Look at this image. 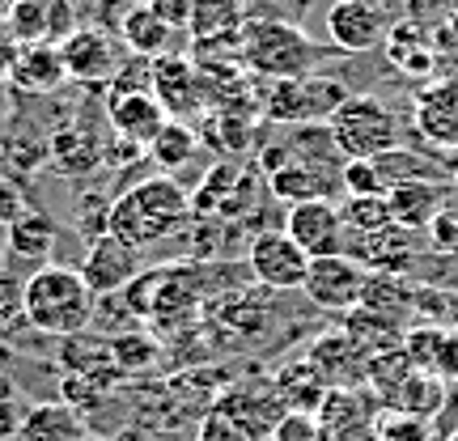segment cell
Returning a JSON list of instances; mask_svg holds the SVG:
<instances>
[{"instance_id":"83f0119b","label":"cell","mask_w":458,"mask_h":441,"mask_svg":"<svg viewBox=\"0 0 458 441\" xmlns=\"http://www.w3.org/2000/svg\"><path fill=\"white\" fill-rule=\"evenodd\" d=\"M340 331L357 343L365 357H374V352H386V348H399V343H403V327H399L394 318L365 310V306H357V310L344 314V327Z\"/></svg>"},{"instance_id":"7402d4cb","label":"cell","mask_w":458,"mask_h":441,"mask_svg":"<svg viewBox=\"0 0 458 441\" xmlns=\"http://www.w3.org/2000/svg\"><path fill=\"white\" fill-rule=\"evenodd\" d=\"M174 34L179 30L157 9H148V4H123V13H119V38H123V47L145 55V60L170 55L174 51Z\"/></svg>"},{"instance_id":"ee69618b","label":"cell","mask_w":458,"mask_h":441,"mask_svg":"<svg viewBox=\"0 0 458 441\" xmlns=\"http://www.w3.org/2000/svg\"><path fill=\"white\" fill-rule=\"evenodd\" d=\"M26 208H30L26 191H21V187H17V182L9 179V174H0V225L9 229V225L17 221V216L26 213Z\"/></svg>"},{"instance_id":"277c9868","label":"cell","mask_w":458,"mask_h":441,"mask_svg":"<svg viewBox=\"0 0 458 441\" xmlns=\"http://www.w3.org/2000/svg\"><path fill=\"white\" fill-rule=\"evenodd\" d=\"M331 140L340 145V153L352 162V157H365L374 162L386 148L399 145V114L386 106L374 94H348V98L335 106V114L327 119Z\"/></svg>"},{"instance_id":"4fadbf2b","label":"cell","mask_w":458,"mask_h":441,"mask_svg":"<svg viewBox=\"0 0 458 441\" xmlns=\"http://www.w3.org/2000/svg\"><path fill=\"white\" fill-rule=\"evenodd\" d=\"M153 98L162 102V111L170 119H187L191 111L204 106V77H199V68L179 55V51H170V55H157L153 60Z\"/></svg>"},{"instance_id":"5b68a950","label":"cell","mask_w":458,"mask_h":441,"mask_svg":"<svg viewBox=\"0 0 458 441\" xmlns=\"http://www.w3.org/2000/svg\"><path fill=\"white\" fill-rule=\"evenodd\" d=\"M344 98H348V89L340 81L314 72V77H301V81H272L267 98H263V114L272 123L306 128V123H327Z\"/></svg>"},{"instance_id":"11a10c76","label":"cell","mask_w":458,"mask_h":441,"mask_svg":"<svg viewBox=\"0 0 458 441\" xmlns=\"http://www.w3.org/2000/svg\"><path fill=\"white\" fill-rule=\"evenodd\" d=\"M442 441H458V433H450V437H442Z\"/></svg>"},{"instance_id":"1f68e13d","label":"cell","mask_w":458,"mask_h":441,"mask_svg":"<svg viewBox=\"0 0 458 441\" xmlns=\"http://www.w3.org/2000/svg\"><path fill=\"white\" fill-rule=\"evenodd\" d=\"M272 382H276V391H280V399H284L289 411H318L323 399H327V382L314 374L310 360H297L289 369H280Z\"/></svg>"},{"instance_id":"816d5d0a","label":"cell","mask_w":458,"mask_h":441,"mask_svg":"<svg viewBox=\"0 0 458 441\" xmlns=\"http://www.w3.org/2000/svg\"><path fill=\"white\" fill-rule=\"evenodd\" d=\"M450 179H454V187H458V153H454V162H450Z\"/></svg>"},{"instance_id":"8fae6325","label":"cell","mask_w":458,"mask_h":441,"mask_svg":"<svg viewBox=\"0 0 458 441\" xmlns=\"http://www.w3.org/2000/svg\"><path fill=\"white\" fill-rule=\"evenodd\" d=\"M77 272H81L85 284L94 289V297H111L140 276V250L128 242H119V238H111V233H98V238H89L85 263Z\"/></svg>"},{"instance_id":"8d00e7d4","label":"cell","mask_w":458,"mask_h":441,"mask_svg":"<svg viewBox=\"0 0 458 441\" xmlns=\"http://www.w3.org/2000/svg\"><path fill=\"white\" fill-rule=\"evenodd\" d=\"M340 187L348 191V196H386V182H382V174H377V165L365 162V157L344 162Z\"/></svg>"},{"instance_id":"f6af8a7d","label":"cell","mask_w":458,"mask_h":441,"mask_svg":"<svg viewBox=\"0 0 458 441\" xmlns=\"http://www.w3.org/2000/svg\"><path fill=\"white\" fill-rule=\"evenodd\" d=\"M21 420H26V403H17L9 394H0V441L21 437Z\"/></svg>"},{"instance_id":"ab89813d","label":"cell","mask_w":458,"mask_h":441,"mask_svg":"<svg viewBox=\"0 0 458 441\" xmlns=\"http://www.w3.org/2000/svg\"><path fill=\"white\" fill-rule=\"evenodd\" d=\"M21 310H26V280L9 267H0V335L21 318Z\"/></svg>"},{"instance_id":"9f6ffc18","label":"cell","mask_w":458,"mask_h":441,"mask_svg":"<svg viewBox=\"0 0 458 441\" xmlns=\"http://www.w3.org/2000/svg\"><path fill=\"white\" fill-rule=\"evenodd\" d=\"M242 4H246V0H242Z\"/></svg>"},{"instance_id":"52a82bcc","label":"cell","mask_w":458,"mask_h":441,"mask_svg":"<svg viewBox=\"0 0 458 441\" xmlns=\"http://www.w3.org/2000/svg\"><path fill=\"white\" fill-rule=\"evenodd\" d=\"M246 267L250 276L259 280L263 289H301L306 284V272H310V255L284 233V229H263L250 238V250H246Z\"/></svg>"},{"instance_id":"603a6c76","label":"cell","mask_w":458,"mask_h":441,"mask_svg":"<svg viewBox=\"0 0 458 441\" xmlns=\"http://www.w3.org/2000/svg\"><path fill=\"white\" fill-rule=\"evenodd\" d=\"M445 199H450V182H399L386 191L391 221L399 229H411V233L428 229V221L445 208Z\"/></svg>"},{"instance_id":"8992f818","label":"cell","mask_w":458,"mask_h":441,"mask_svg":"<svg viewBox=\"0 0 458 441\" xmlns=\"http://www.w3.org/2000/svg\"><path fill=\"white\" fill-rule=\"evenodd\" d=\"M327 43L348 55H365L386 43L391 34V13L382 0H331L327 9Z\"/></svg>"},{"instance_id":"7bdbcfd3","label":"cell","mask_w":458,"mask_h":441,"mask_svg":"<svg viewBox=\"0 0 458 441\" xmlns=\"http://www.w3.org/2000/svg\"><path fill=\"white\" fill-rule=\"evenodd\" d=\"M445 17H458V0H408V21H416L420 30Z\"/></svg>"},{"instance_id":"b9f144b4","label":"cell","mask_w":458,"mask_h":441,"mask_svg":"<svg viewBox=\"0 0 458 441\" xmlns=\"http://www.w3.org/2000/svg\"><path fill=\"white\" fill-rule=\"evenodd\" d=\"M196 437H199V441H255L242 425H233L225 411H216V408L208 411L204 420H199V433H196Z\"/></svg>"},{"instance_id":"c3c4849f","label":"cell","mask_w":458,"mask_h":441,"mask_svg":"<svg viewBox=\"0 0 458 441\" xmlns=\"http://www.w3.org/2000/svg\"><path fill=\"white\" fill-rule=\"evenodd\" d=\"M216 131H221V145H225V148H242L246 145V131H250V128H246V123H242V119H233V114H216Z\"/></svg>"},{"instance_id":"681fc988","label":"cell","mask_w":458,"mask_h":441,"mask_svg":"<svg viewBox=\"0 0 458 441\" xmlns=\"http://www.w3.org/2000/svg\"><path fill=\"white\" fill-rule=\"evenodd\" d=\"M331 441H377V428L369 425V420H360V425H352V428H344V433H335Z\"/></svg>"},{"instance_id":"836d02e7","label":"cell","mask_w":458,"mask_h":441,"mask_svg":"<svg viewBox=\"0 0 458 441\" xmlns=\"http://www.w3.org/2000/svg\"><path fill=\"white\" fill-rule=\"evenodd\" d=\"M340 221H344V233H352V238H369L377 229L394 225L386 196H348L340 204Z\"/></svg>"},{"instance_id":"5bb4252c","label":"cell","mask_w":458,"mask_h":441,"mask_svg":"<svg viewBox=\"0 0 458 441\" xmlns=\"http://www.w3.org/2000/svg\"><path fill=\"white\" fill-rule=\"evenodd\" d=\"M216 411H225L233 425H242L250 437L259 441L263 433L272 437V428L280 425V416H284V399H280L276 382H242V386H233V391L221 394V403H216Z\"/></svg>"},{"instance_id":"9c48e42d","label":"cell","mask_w":458,"mask_h":441,"mask_svg":"<svg viewBox=\"0 0 458 441\" xmlns=\"http://www.w3.org/2000/svg\"><path fill=\"white\" fill-rule=\"evenodd\" d=\"M360 289H365V267L348 255H323V259H310V272H306V284L301 293L314 301V310L327 314H348L360 306Z\"/></svg>"},{"instance_id":"cb8c5ba5","label":"cell","mask_w":458,"mask_h":441,"mask_svg":"<svg viewBox=\"0 0 458 441\" xmlns=\"http://www.w3.org/2000/svg\"><path fill=\"white\" fill-rule=\"evenodd\" d=\"M403 352H408V360L420 374H433V377H442V382H454L458 377V357H454V335H450V327L420 323V327L403 331Z\"/></svg>"},{"instance_id":"7a4b0ae2","label":"cell","mask_w":458,"mask_h":441,"mask_svg":"<svg viewBox=\"0 0 458 441\" xmlns=\"http://www.w3.org/2000/svg\"><path fill=\"white\" fill-rule=\"evenodd\" d=\"M98 314V297L85 284V276L68 263H47L26 276V310L21 318L43 335L72 340L81 335Z\"/></svg>"},{"instance_id":"2e32d148","label":"cell","mask_w":458,"mask_h":441,"mask_svg":"<svg viewBox=\"0 0 458 441\" xmlns=\"http://www.w3.org/2000/svg\"><path fill=\"white\" fill-rule=\"evenodd\" d=\"M165 119L170 114L162 111V102L153 94H106V123H111L114 140L148 148Z\"/></svg>"},{"instance_id":"d590c367","label":"cell","mask_w":458,"mask_h":441,"mask_svg":"<svg viewBox=\"0 0 458 441\" xmlns=\"http://www.w3.org/2000/svg\"><path fill=\"white\" fill-rule=\"evenodd\" d=\"M318 420H323V428H327V437H335V433H344V428L360 425L365 411L357 408V394L352 391H327L323 408H318Z\"/></svg>"},{"instance_id":"f546056e","label":"cell","mask_w":458,"mask_h":441,"mask_svg":"<svg viewBox=\"0 0 458 441\" xmlns=\"http://www.w3.org/2000/svg\"><path fill=\"white\" fill-rule=\"evenodd\" d=\"M374 165H377V174H382V182H386V191L399 187V182H450V174H445L442 165L428 162L425 153L403 148V145L386 148L382 157H374Z\"/></svg>"},{"instance_id":"74e56055","label":"cell","mask_w":458,"mask_h":441,"mask_svg":"<svg viewBox=\"0 0 458 441\" xmlns=\"http://www.w3.org/2000/svg\"><path fill=\"white\" fill-rule=\"evenodd\" d=\"M272 441H331L318 411H284L280 425L272 428Z\"/></svg>"},{"instance_id":"f907efd6","label":"cell","mask_w":458,"mask_h":441,"mask_svg":"<svg viewBox=\"0 0 458 441\" xmlns=\"http://www.w3.org/2000/svg\"><path fill=\"white\" fill-rule=\"evenodd\" d=\"M4 255H9V229L0 225V267H4Z\"/></svg>"},{"instance_id":"d4e9b609","label":"cell","mask_w":458,"mask_h":441,"mask_svg":"<svg viewBox=\"0 0 458 441\" xmlns=\"http://www.w3.org/2000/svg\"><path fill=\"white\" fill-rule=\"evenodd\" d=\"M47 153L55 170L68 174V179H81V174H94L102 162H106V148L94 131L77 128V123H68V128H55L47 140Z\"/></svg>"},{"instance_id":"e575fe53","label":"cell","mask_w":458,"mask_h":441,"mask_svg":"<svg viewBox=\"0 0 458 441\" xmlns=\"http://www.w3.org/2000/svg\"><path fill=\"white\" fill-rule=\"evenodd\" d=\"M111 365L114 374H131V369H148L157 360V340L148 335H114L111 343Z\"/></svg>"},{"instance_id":"9a60e30c","label":"cell","mask_w":458,"mask_h":441,"mask_svg":"<svg viewBox=\"0 0 458 441\" xmlns=\"http://www.w3.org/2000/svg\"><path fill=\"white\" fill-rule=\"evenodd\" d=\"M411 119H416V131L425 136L428 145L458 153V77L425 85V89L416 94Z\"/></svg>"},{"instance_id":"44dd1931","label":"cell","mask_w":458,"mask_h":441,"mask_svg":"<svg viewBox=\"0 0 458 441\" xmlns=\"http://www.w3.org/2000/svg\"><path fill=\"white\" fill-rule=\"evenodd\" d=\"M68 81L64 72V55L55 43H34V47H21L13 72H9V85L17 94H30V98H47L60 85Z\"/></svg>"},{"instance_id":"f5cc1de1","label":"cell","mask_w":458,"mask_h":441,"mask_svg":"<svg viewBox=\"0 0 458 441\" xmlns=\"http://www.w3.org/2000/svg\"><path fill=\"white\" fill-rule=\"evenodd\" d=\"M106 4H136V0H106Z\"/></svg>"},{"instance_id":"ffe728a7","label":"cell","mask_w":458,"mask_h":441,"mask_svg":"<svg viewBox=\"0 0 458 441\" xmlns=\"http://www.w3.org/2000/svg\"><path fill=\"white\" fill-rule=\"evenodd\" d=\"M55 246H60V225H55V216L43 213V208H26V213L9 225V255L21 259L30 272L55 263L51 259Z\"/></svg>"},{"instance_id":"4dcf8cb0","label":"cell","mask_w":458,"mask_h":441,"mask_svg":"<svg viewBox=\"0 0 458 441\" xmlns=\"http://www.w3.org/2000/svg\"><path fill=\"white\" fill-rule=\"evenodd\" d=\"M445 403V382L442 377H433V374H416L399 386V391L386 399V408L399 411V416H416V420H433L437 411H442Z\"/></svg>"},{"instance_id":"6da1fadb","label":"cell","mask_w":458,"mask_h":441,"mask_svg":"<svg viewBox=\"0 0 458 441\" xmlns=\"http://www.w3.org/2000/svg\"><path fill=\"white\" fill-rule=\"evenodd\" d=\"M187 221H191V191L179 187L170 174L136 182L123 196H114V204L106 208V233L136 250L174 238Z\"/></svg>"},{"instance_id":"db71d44e","label":"cell","mask_w":458,"mask_h":441,"mask_svg":"<svg viewBox=\"0 0 458 441\" xmlns=\"http://www.w3.org/2000/svg\"><path fill=\"white\" fill-rule=\"evenodd\" d=\"M450 335H454V357H458V327H454V331H450Z\"/></svg>"},{"instance_id":"f1b7e54d","label":"cell","mask_w":458,"mask_h":441,"mask_svg":"<svg viewBox=\"0 0 458 441\" xmlns=\"http://www.w3.org/2000/svg\"><path fill=\"white\" fill-rule=\"evenodd\" d=\"M327 187L331 179L323 170H314V165H301V162H289L276 165L272 174H267V191L284 204H306V199H327Z\"/></svg>"},{"instance_id":"d6a6232c","label":"cell","mask_w":458,"mask_h":441,"mask_svg":"<svg viewBox=\"0 0 458 441\" xmlns=\"http://www.w3.org/2000/svg\"><path fill=\"white\" fill-rule=\"evenodd\" d=\"M411 374H416V365L408 360L403 343H399V348H386V352H374V357L365 360V382H369V391H374L382 403H386Z\"/></svg>"},{"instance_id":"484cf974","label":"cell","mask_w":458,"mask_h":441,"mask_svg":"<svg viewBox=\"0 0 458 441\" xmlns=\"http://www.w3.org/2000/svg\"><path fill=\"white\" fill-rule=\"evenodd\" d=\"M360 306L399 323V318L416 314V284H411L408 276H391V272H365Z\"/></svg>"},{"instance_id":"f35d334b","label":"cell","mask_w":458,"mask_h":441,"mask_svg":"<svg viewBox=\"0 0 458 441\" xmlns=\"http://www.w3.org/2000/svg\"><path fill=\"white\" fill-rule=\"evenodd\" d=\"M377 441H437V433H433V420H416V416L386 411L382 425H377Z\"/></svg>"},{"instance_id":"3957f363","label":"cell","mask_w":458,"mask_h":441,"mask_svg":"<svg viewBox=\"0 0 458 441\" xmlns=\"http://www.w3.org/2000/svg\"><path fill=\"white\" fill-rule=\"evenodd\" d=\"M327 60V47L314 43L310 34L293 21H263L246 17L242 38H238V64L250 77H272V81H301L314 77L318 64Z\"/></svg>"},{"instance_id":"4316f807","label":"cell","mask_w":458,"mask_h":441,"mask_svg":"<svg viewBox=\"0 0 458 441\" xmlns=\"http://www.w3.org/2000/svg\"><path fill=\"white\" fill-rule=\"evenodd\" d=\"M148 162L157 165V170H165V174H174V170H182V165L196 162L199 153V131L187 123V119H165L162 131L153 136V145L145 148Z\"/></svg>"},{"instance_id":"60d3db41","label":"cell","mask_w":458,"mask_h":441,"mask_svg":"<svg viewBox=\"0 0 458 441\" xmlns=\"http://www.w3.org/2000/svg\"><path fill=\"white\" fill-rule=\"evenodd\" d=\"M428 246H433V255H458V204H445L428 221Z\"/></svg>"},{"instance_id":"d6986e66","label":"cell","mask_w":458,"mask_h":441,"mask_svg":"<svg viewBox=\"0 0 458 441\" xmlns=\"http://www.w3.org/2000/svg\"><path fill=\"white\" fill-rule=\"evenodd\" d=\"M17 441H89V420L81 416V408L72 399L30 403Z\"/></svg>"},{"instance_id":"30bf717a","label":"cell","mask_w":458,"mask_h":441,"mask_svg":"<svg viewBox=\"0 0 458 441\" xmlns=\"http://www.w3.org/2000/svg\"><path fill=\"white\" fill-rule=\"evenodd\" d=\"M284 233L293 238L310 259L323 255H344V221L340 204L331 199H306V204H289L284 213Z\"/></svg>"},{"instance_id":"e0dca14e","label":"cell","mask_w":458,"mask_h":441,"mask_svg":"<svg viewBox=\"0 0 458 441\" xmlns=\"http://www.w3.org/2000/svg\"><path fill=\"white\" fill-rule=\"evenodd\" d=\"M306 360L314 365V374L327 382V391H352V382H365V360L369 357L344 331H331V335L314 340Z\"/></svg>"},{"instance_id":"7c38bea8","label":"cell","mask_w":458,"mask_h":441,"mask_svg":"<svg viewBox=\"0 0 458 441\" xmlns=\"http://www.w3.org/2000/svg\"><path fill=\"white\" fill-rule=\"evenodd\" d=\"M4 21L9 30L17 34L21 47H34V43H64L68 34L77 30V9L72 0H13L4 9Z\"/></svg>"},{"instance_id":"ac0fdd59","label":"cell","mask_w":458,"mask_h":441,"mask_svg":"<svg viewBox=\"0 0 458 441\" xmlns=\"http://www.w3.org/2000/svg\"><path fill=\"white\" fill-rule=\"evenodd\" d=\"M246 26L242 0H191L187 34L196 47H238Z\"/></svg>"},{"instance_id":"7dc6e473","label":"cell","mask_w":458,"mask_h":441,"mask_svg":"<svg viewBox=\"0 0 458 441\" xmlns=\"http://www.w3.org/2000/svg\"><path fill=\"white\" fill-rule=\"evenodd\" d=\"M148 9H157V13L174 26V30H187V17H191V0H145Z\"/></svg>"},{"instance_id":"ba28073f","label":"cell","mask_w":458,"mask_h":441,"mask_svg":"<svg viewBox=\"0 0 458 441\" xmlns=\"http://www.w3.org/2000/svg\"><path fill=\"white\" fill-rule=\"evenodd\" d=\"M60 55H64L68 81L81 85H111L114 72L123 68V51L106 26H77L60 43Z\"/></svg>"},{"instance_id":"bcb514c9","label":"cell","mask_w":458,"mask_h":441,"mask_svg":"<svg viewBox=\"0 0 458 441\" xmlns=\"http://www.w3.org/2000/svg\"><path fill=\"white\" fill-rule=\"evenodd\" d=\"M17 55H21V43H17V34L9 30V21L0 17V81H9V72H13Z\"/></svg>"}]
</instances>
